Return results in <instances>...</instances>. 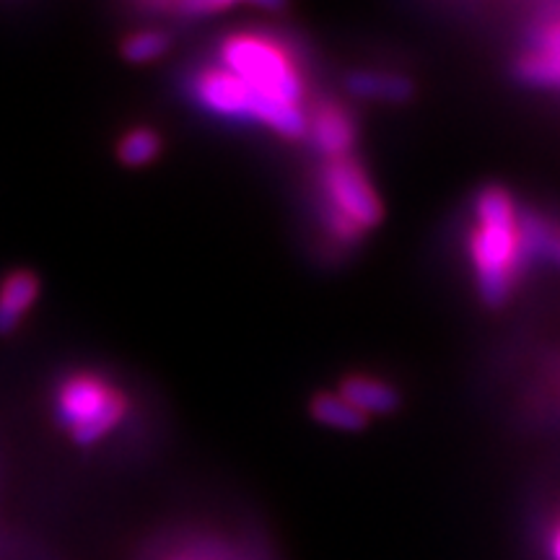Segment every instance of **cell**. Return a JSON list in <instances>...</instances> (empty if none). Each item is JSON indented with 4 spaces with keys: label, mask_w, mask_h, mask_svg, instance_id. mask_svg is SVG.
Returning <instances> with one entry per match:
<instances>
[{
    "label": "cell",
    "mask_w": 560,
    "mask_h": 560,
    "mask_svg": "<svg viewBox=\"0 0 560 560\" xmlns=\"http://www.w3.org/2000/svg\"><path fill=\"white\" fill-rule=\"evenodd\" d=\"M325 190L332 206V229L340 240H355L382 221V202L359 164L335 159L325 170Z\"/></svg>",
    "instance_id": "cell-5"
},
{
    "label": "cell",
    "mask_w": 560,
    "mask_h": 560,
    "mask_svg": "<svg viewBox=\"0 0 560 560\" xmlns=\"http://www.w3.org/2000/svg\"><path fill=\"white\" fill-rule=\"evenodd\" d=\"M221 62L223 70L247 83L257 94L299 107L304 86L291 58L276 42L257 34H236L221 47Z\"/></svg>",
    "instance_id": "cell-2"
},
{
    "label": "cell",
    "mask_w": 560,
    "mask_h": 560,
    "mask_svg": "<svg viewBox=\"0 0 560 560\" xmlns=\"http://www.w3.org/2000/svg\"><path fill=\"white\" fill-rule=\"evenodd\" d=\"M195 96L208 109L223 117H249L268 125L283 138H301L306 132V115L293 104H280L268 96L257 94L247 83L231 75L229 70H206L195 81Z\"/></svg>",
    "instance_id": "cell-3"
},
{
    "label": "cell",
    "mask_w": 560,
    "mask_h": 560,
    "mask_svg": "<svg viewBox=\"0 0 560 560\" xmlns=\"http://www.w3.org/2000/svg\"><path fill=\"white\" fill-rule=\"evenodd\" d=\"M348 89L353 94L363 96V100H376V102H395L400 104L410 100L412 86L408 79L395 73H380V70H361L348 79Z\"/></svg>",
    "instance_id": "cell-9"
},
{
    "label": "cell",
    "mask_w": 560,
    "mask_h": 560,
    "mask_svg": "<svg viewBox=\"0 0 560 560\" xmlns=\"http://www.w3.org/2000/svg\"><path fill=\"white\" fill-rule=\"evenodd\" d=\"M170 50V37L156 30H143L130 34L122 45V55L130 62H151Z\"/></svg>",
    "instance_id": "cell-12"
},
{
    "label": "cell",
    "mask_w": 560,
    "mask_h": 560,
    "mask_svg": "<svg viewBox=\"0 0 560 560\" xmlns=\"http://www.w3.org/2000/svg\"><path fill=\"white\" fill-rule=\"evenodd\" d=\"M312 418L338 431H361L366 425V416L342 400L340 395H319L312 402Z\"/></svg>",
    "instance_id": "cell-10"
},
{
    "label": "cell",
    "mask_w": 560,
    "mask_h": 560,
    "mask_svg": "<svg viewBox=\"0 0 560 560\" xmlns=\"http://www.w3.org/2000/svg\"><path fill=\"white\" fill-rule=\"evenodd\" d=\"M340 397L353 405L363 416H384V412L397 410L400 397L397 392L380 380H369V376H350L342 382Z\"/></svg>",
    "instance_id": "cell-7"
},
{
    "label": "cell",
    "mask_w": 560,
    "mask_h": 560,
    "mask_svg": "<svg viewBox=\"0 0 560 560\" xmlns=\"http://www.w3.org/2000/svg\"><path fill=\"white\" fill-rule=\"evenodd\" d=\"M128 402L94 374H73L58 389V416L75 444H96L120 423Z\"/></svg>",
    "instance_id": "cell-4"
},
{
    "label": "cell",
    "mask_w": 560,
    "mask_h": 560,
    "mask_svg": "<svg viewBox=\"0 0 560 560\" xmlns=\"http://www.w3.org/2000/svg\"><path fill=\"white\" fill-rule=\"evenodd\" d=\"M552 556H556V560H560V532L556 535V540H552Z\"/></svg>",
    "instance_id": "cell-14"
},
{
    "label": "cell",
    "mask_w": 560,
    "mask_h": 560,
    "mask_svg": "<svg viewBox=\"0 0 560 560\" xmlns=\"http://www.w3.org/2000/svg\"><path fill=\"white\" fill-rule=\"evenodd\" d=\"M161 9H170L179 16H210V13H221L229 11V3H177V5H161Z\"/></svg>",
    "instance_id": "cell-13"
},
{
    "label": "cell",
    "mask_w": 560,
    "mask_h": 560,
    "mask_svg": "<svg viewBox=\"0 0 560 560\" xmlns=\"http://www.w3.org/2000/svg\"><path fill=\"white\" fill-rule=\"evenodd\" d=\"M161 138L149 128H136L120 140L117 145V156L125 166H145L159 156Z\"/></svg>",
    "instance_id": "cell-11"
},
{
    "label": "cell",
    "mask_w": 560,
    "mask_h": 560,
    "mask_svg": "<svg viewBox=\"0 0 560 560\" xmlns=\"http://www.w3.org/2000/svg\"><path fill=\"white\" fill-rule=\"evenodd\" d=\"M520 249L514 202L503 190H486L478 198V229L472 236V262L486 304L501 306L506 301L520 265Z\"/></svg>",
    "instance_id": "cell-1"
},
{
    "label": "cell",
    "mask_w": 560,
    "mask_h": 560,
    "mask_svg": "<svg viewBox=\"0 0 560 560\" xmlns=\"http://www.w3.org/2000/svg\"><path fill=\"white\" fill-rule=\"evenodd\" d=\"M312 138L317 149L335 161L346 159V151L353 145L355 132L346 112L338 107H322L312 120Z\"/></svg>",
    "instance_id": "cell-8"
},
{
    "label": "cell",
    "mask_w": 560,
    "mask_h": 560,
    "mask_svg": "<svg viewBox=\"0 0 560 560\" xmlns=\"http://www.w3.org/2000/svg\"><path fill=\"white\" fill-rule=\"evenodd\" d=\"M39 299V280L30 270H13L0 280V332H11L24 322Z\"/></svg>",
    "instance_id": "cell-6"
}]
</instances>
